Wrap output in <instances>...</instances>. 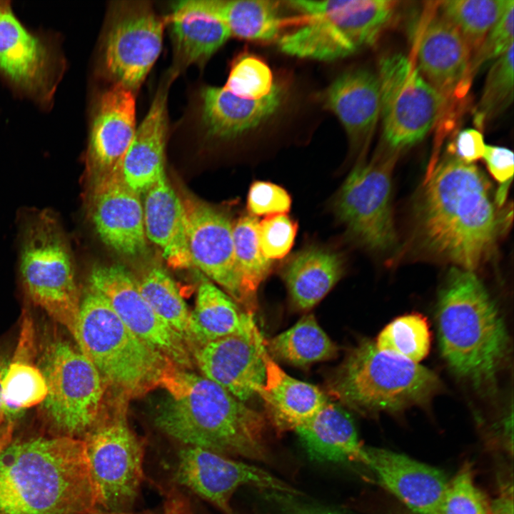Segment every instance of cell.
Wrapping results in <instances>:
<instances>
[{
  "instance_id": "1",
  "label": "cell",
  "mask_w": 514,
  "mask_h": 514,
  "mask_svg": "<svg viewBox=\"0 0 514 514\" xmlns=\"http://www.w3.org/2000/svg\"><path fill=\"white\" fill-rule=\"evenodd\" d=\"M512 216L480 168L448 153L416 196L413 239L423 256L474 272L493 256Z\"/></svg>"
},
{
  "instance_id": "2",
  "label": "cell",
  "mask_w": 514,
  "mask_h": 514,
  "mask_svg": "<svg viewBox=\"0 0 514 514\" xmlns=\"http://www.w3.org/2000/svg\"><path fill=\"white\" fill-rule=\"evenodd\" d=\"M158 386L165 395L154 423L166 435L233 458L271 459L265 418L220 386L173 363Z\"/></svg>"
},
{
  "instance_id": "3",
  "label": "cell",
  "mask_w": 514,
  "mask_h": 514,
  "mask_svg": "<svg viewBox=\"0 0 514 514\" xmlns=\"http://www.w3.org/2000/svg\"><path fill=\"white\" fill-rule=\"evenodd\" d=\"M99 509L84 440L35 437L0 453V514H91Z\"/></svg>"
},
{
  "instance_id": "4",
  "label": "cell",
  "mask_w": 514,
  "mask_h": 514,
  "mask_svg": "<svg viewBox=\"0 0 514 514\" xmlns=\"http://www.w3.org/2000/svg\"><path fill=\"white\" fill-rule=\"evenodd\" d=\"M440 350L448 366L480 391H492L508 353L503 316L473 271L453 266L438 296Z\"/></svg>"
},
{
  "instance_id": "5",
  "label": "cell",
  "mask_w": 514,
  "mask_h": 514,
  "mask_svg": "<svg viewBox=\"0 0 514 514\" xmlns=\"http://www.w3.org/2000/svg\"><path fill=\"white\" fill-rule=\"evenodd\" d=\"M74 338L106 386L126 395L143 394L158 386L173 363L136 336L87 283L81 293Z\"/></svg>"
},
{
  "instance_id": "6",
  "label": "cell",
  "mask_w": 514,
  "mask_h": 514,
  "mask_svg": "<svg viewBox=\"0 0 514 514\" xmlns=\"http://www.w3.org/2000/svg\"><path fill=\"white\" fill-rule=\"evenodd\" d=\"M328 385L330 393L342 403L365 414L423 405L441 388L435 373L380 351L368 339L361 340L348 351Z\"/></svg>"
},
{
  "instance_id": "7",
  "label": "cell",
  "mask_w": 514,
  "mask_h": 514,
  "mask_svg": "<svg viewBox=\"0 0 514 514\" xmlns=\"http://www.w3.org/2000/svg\"><path fill=\"white\" fill-rule=\"evenodd\" d=\"M301 14L300 26L279 38L284 54L331 61L373 44L391 22L399 1L392 0L289 1Z\"/></svg>"
},
{
  "instance_id": "8",
  "label": "cell",
  "mask_w": 514,
  "mask_h": 514,
  "mask_svg": "<svg viewBox=\"0 0 514 514\" xmlns=\"http://www.w3.org/2000/svg\"><path fill=\"white\" fill-rule=\"evenodd\" d=\"M19 273L27 297L74 337L81 293L73 256L53 213H34L24 226Z\"/></svg>"
},
{
  "instance_id": "9",
  "label": "cell",
  "mask_w": 514,
  "mask_h": 514,
  "mask_svg": "<svg viewBox=\"0 0 514 514\" xmlns=\"http://www.w3.org/2000/svg\"><path fill=\"white\" fill-rule=\"evenodd\" d=\"M41 371L48 388L43 408L54 435L84 439L104 411L106 386L99 371L78 347L61 340L48 346Z\"/></svg>"
},
{
  "instance_id": "10",
  "label": "cell",
  "mask_w": 514,
  "mask_h": 514,
  "mask_svg": "<svg viewBox=\"0 0 514 514\" xmlns=\"http://www.w3.org/2000/svg\"><path fill=\"white\" fill-rule=\"evenodd\" d=\"M398 149L387 145L351 171L336 195L333 209L348 235L372 251H386L397 241L392 211V173Z\"/></svg>"
},
{
  "instance_id": "11",
  "label": "cell",
  "mask_w": 514,
  "mask_h": 514,
  "mask_svg": "<svg viewBox=\"0 0 514 514\" xmlns=\"http://www.w3.org/2000/svg\"><path fill=\"white\" fill-rule=\"evenodd\" d=\"M124 408L104 411L84 437L99 508L128 513L143 479L144 446L131 430Z\"/></svg>"
},
{
  "instance_id": "12",
  "label": "cell",
  "mask_w": 514,
  "mask_h": 514,
  "mask_svg": "<svg viewBox=\"0 0 514 514\" xmlns=\"http://www.w3.org/2000/svg\"><path fill=\"white\" fill-rule=\"evenodd\" d=\"M377 76L385 143L400 150L421 141L445 112V99L421 76L412 56L383 57Z\"/></svg>"
},
{
  "instance_id": "13",
  "label": "cell",
  "mask_w": 514,
  "mask_h": 514,
  "mask_svg": "<svg viewBox=\"0 0 514 514\" xmlns=\"http://www.w3.org/2000/svg\"><path fill=\"white\" fill-rule=\"evenodd\" d=\"M166 23L148 1L113 3L102 46L103 67L113 84L136 93L161 53Z\"/></svg>"
},
{
  "instance_id": "14",
  "label": "cell",
  "mask_w": 514,
  "mask_h": 514,
  "mask_svg": "<svg viewBox=\"0 0 514 514\" xmlns=\"http://www.w3.org/2000/svg\"><path fill=\"white\" fill-rule=\"evenodd\" d=\"M106 300L121 321L141 340L175 365L189 368L190 347L182 336L153 311L141 293L136 277L120 263L96 264L87 282Z\"/></svg>"
},
{
  "instance_id": "15",
  "label": "cell",
  "mask_w": 514,
  "mask_h": 514,
  "mask_svg": "<svg viewBox=\"0 0 514 514\" xmlns=\"http://www.w3.org/2000/svg\"><path fill=\"white\" fill-rule=\"evenodd\" d=\"M174 476L178 484L211 503L223 514H234L231 500L242 486L301 495L294 488L258 466L196 446L184 445L180 450Z\"/></svg>"
},
{
  "instance_id": "16",
  "label": "cell",
  "mask_w": 514,
  "mask_h": 514,
  "mask_svg": "<svg viewBox=\"0 0 514 514\" xmlns=\"http://www.w3.org/2000/svg\"><path fill=\"white\" fill-rule=\"evenodd\" d=\"M182 200L192 266L221 286L244 310L234 253L233 223L223 211L196 198L186 196Z\"/></svg>"
},
{
  "instance_id": "17",
  "label": "cell",
  "mask_w": 514,
  "mask_h": 514,
  "mask_svg": "<svg viewBox=\"0 0 514 514\" xmlns=\"http://www.w3.org/2000/svg\"><path fill=\"white\" fill-rule=\"evenodd\" d=\"M87 211L106 246L126 257L145 253L147 238L141 195L126 185L121 173L89 182Z\"/></svg>"
},
{
  "instance_id": "18",
  "label": "cell",
  "mask_w": 514,
  "mask_h": 514,
  "mask_svg": "<svg viewBox=\"0 0 514 514\" xmlns=\"http://www.w3.org/2000/svg\"><path fill=\"white\" fill-rule=\"evenodd\" d=\"M435 7L423 18L412 58L421 76L450 105L469 89L472 51L456 28Z\"/></svg>"
},
{
  "instance_id": "19",
  "label": "cell",
  "mask_w": 514,
  "mask_h": 514,
  "mask_svg": "<svg viewBox=\"0 0 514 514\" xmlns=\"http://www.w3.org/2000/svg\"><path fill=\"white\" fill-rule=\"evenodd\" d=\"M265 341L258 328L226 336L196 348L195 362L204 377L245 403L264 383Z\"/></svg>"
},
{
  "instance_id": "20",
  "label": "cell",
  "mask_w": 514,
  "mask_h": 514,
  "mask_svg": "<svg viewBox=\"0 0 514 514\" xmlns=\"http://www.w3.org/2000/svg\"><path fill=\"white\" fill-rule=\"evenodd\" d=\"M135 94L114 83L99 96L86 156L89 181L121 173L136 131Z\"/></svg>"
},
{
  "instance_id": "21",
  "label": "cell",
  "mask_w": 514,
  "mask_h": 514,
  "mask_svg": "<svg viewBox=\"0 0 514 514\" xmlns=\"http://www.w3.org/2000/svg\"><path fill=\"white\" fill-rule=\"evenodd\" d=\"M361 463L413 514H436L449 480L433 466L390 450L363 447Z\"/></svg>"
},
{
  "instance_id": "22",
  "label": "cell",
  "mask_w": 514,
  "mask_h": 514,
  "mask_svg": "<svg viewBox=\"0 0 514 514\" xmlns=\"http://www.w3.org/2000/svg\"><path fill=\"white\" fill-rule=\"evenodd\" d=\"M53 59L40 39L15 16L9 1H0V73L34 96L51 91Z\"/></svg>"
},
{
  "instance_id": "23",
  "label": "cell",
  "mask_w": 514,
  "mask_h": 514,
  "mask_svg": "<svg viewBox=\"0 0 514 514\" xmlns=\"http://www.w3.org/2000/svg\"><path fill=\"white\" fill-rule=\"evenodd\" d=\"M176 77L169 71L159 86L148 112L136 128L122 163L121 174L123 180L139 195H143L166 175L167 96L169 86Z\"/></svg>"
},
{
  "instance_id": "24",
  "label": "cell",
  "mask_w": 514,
  "mask_h": 514,
  "mask_svg": "<svg viewBox=\"0 0 514 514\" xmlns=\"http://www.w3.org/2000/svg\"><path fill=\"white\" fill-rule=\"evenodd\" d=\"M284 91L276 84L261 99L235 95L224 86L201 91V124L205 135L214 140L235 139L270 119L283 103Z\"/></svg>"
},
{
  "instance_id": "25",
  "label": "cell",
  "mask_w": 514,
  "mask_h": 514,
  "mask_svg": "<svg viewBox=\"0 0 514 514\" xmlns=\"http://www.w3.org/2000/svg\"><path fill=\"white\" fill-rule=\"evenodd\" d=\"M264 362L265 381L257 394L263 401L268 418L278 433L295 430L330 402L316 386L286 373L267 351Z\"/></svg>"
},
{
  "instance_id": "26",
  "label": "cell",
  "mask_w": 514,
  "mask_h": 514,
  "mask_svg": "<svg viewBox=\"0 0 514 514\" xmlns=\"http://www.w3.org/2000/svg\"><path fill=\"white\" fill-rule=\"evenodd\" d=\"M323 103L341 121L353 146H359L371 134L381 113L377 74L364 69L341 74L325 91Z\"/></svg>"
},
{
  "instance_id": "27",
  "label": "cell",
  "mask_w": 514,
  "mask_h": 514,
  "mask_svg": "<svg viewBox=\"0 0 514 514\" xmlns=\"http://www.w3.org/2000/svg\"><path fill=\"white\" fill-rule=\"evenodd\" d=\"M143 196V221L147 240L158 248L170 267L180 270L191 268L183 200L171 185L166 174Z\"/></svg>"
},
{
  "instance_id": "28",
  "label": "cell",
  "mask_w": 514,
  "mask_h": 514,
  "mask_svg": "<svg viewBox=\"0 0 514 514\" xmlns=\"http://www.w3.org/2000/svg\"><path fill=\"white\" fill-rule=\"evenodd\" d=\"M172 10L196 11L224 24L231 35L266 42L277 39L282 26L278 1L269 0H186L175 1Z\"/></svg>"
},
{
  "instance_id": "29",
  "label": "cell",
  "mask_w": 514,
  "mask_h": 514,
  "mask_svg": "<svg viewBox=\"0 0 514 514\" xmlns=\"http://www.w3.org/2000/svg\"><path fill=\"white\" fill-rule=\"evenodd\" d=\"M343 269L342 257L329 248L313 246L296 253L282 272L293 307L303 311L314 307L338 282Z\"/></svg>"
},
{
  "instance_id": "30",
  "label": "cell",
  "mask_w": 514,
  "mask_h": 514,
  "mask_svg": "<svg viewBox=\"0 0 514 514\" xmlns=\"http://www.w3.org/2000/svg\"><path fill=\"white\" fill-rule=\"evenodd\" d=\"M309 458L318 462L361 460L363 446L350 414L331 401L311 420L297 428Z\"/></svg>"
},
{
  "instance_id": "31",
  "label": "cell",
  "mask_w": 514,
  "mask_h": 514,
  "mask_svg": "<svg viewBox=\"0 0 514 514\" xmlns=\"http://www.w3.org/2000/svg\"><path fill=\"white\" fill-rule=\"evenodd\" d=\"M257 328L253 315L241 309L213 282L202 278L194 309L190 313L191 346L195 349L226 336L252 332Z\"/></svg>"
},
{
  "instance_id": "32",
  "label": "cell",
  "mask_w": 514,
  "mask_h": 514,
  "mask_svg": "<svg viewBox=\"0 0 514 514\" xmlns=\"http://www.w3.org/2000/svg\"><path fill=\"white\" fill-rule=\"evenodd\" d=\"M14 356L6 365L2 379L5 417L11 419L19 412L43 403L47 384L42 371L34 363V331L29 316L24 318Z\"/></svg>"
},
{
  "instance_id": "33",
  "label": "cell",
  "mask_w": 514,
  "mask_h": 514,
  "mask_svg": "<svg viewBox=\"0 0 514 514\" xmlns=\"http://www.w3.org/2000/svg\"><path fill=\"white\" fill-rule=\"evenodd\" d=\"M176 76L191 65H203L231 36L220 21L196 11L172 10L167 17Z\"/></svg>"
},
{
  "instance_id": "34",
  "label": "cell",
  "mask_w": 514,
  "mask_h": 514,
  "mask_svg": "<svg viewBox=\"0 0 514 514\" xmlns=\"http://www.w3.org/2000/svg\"><path fill=\"white\" fill-rule=\"evenodd\" d=\"M272 358L297 367L334 358L338 347L318 323L313 314L303 316L288 330L265 341Z\"/></svg>"
},
{
  "instance_id": "35",
  "label": "cell",
  "mask_w": 514,
  "mask_h": 514,
  "mask_svg": "<svg viewBox=\"0 0 514 514\" xmlns=\"http://www.w3.org/2000/svg\"><path fill=\"white\" fill-rule=\"evenodd\" d=\"M257 218L240 216L233 226L235 258L244 299V310L253 315L257 309V291L272 271V261L262 254L258 239Z\"/></svg>"
},
{
  "instance_id": "36",
  "label": "cell",
  "mask_w": 514,
  "mask_h": 514,
  "mask_svg": "<svg viewBox=\"0 0 514 514\" xmlns=\"http://www.w3.org/2000/svg\"><path fill=\"white\" fill-rule=\"evenodd\" d=\"M136 280L141 293L153 311L179 333L190 347L191 313L170 275L161 266L151 265Z\"/></svg>"
},
{
  "instance_id": "37",
  "label": "cell",
  "mask_w": 514,
  "mask_h": 514,
  "mask_svg": "<svg viewBox=\"0 0 514 514\" xmlns=\"http://www.w3.org/2000/svg\"><path fill=\"white\" fill-rule=\"evenodd\" d=\"M513 0H447L438 1V11L463 37L472 55Z\"/></svg>"
},
{
  "instance_id": "38",
  "label": "cell",
  "mask_w": 514,
  "mask_h": 514,
  "mask_svg": "<svg viewBox=\"0 0 514 514\" xmlns=\"http://www.w3.org/2000/svg\"><path fill=\"white\" fill-rule=\"evenodd\" d=\"M431 343L426 318L418 313L399 316L379 333L376 343L382 351L418 363L428 354Z\"/></svg>"
},
{
  "instance_id": "39",
  "label": "cell",
  "mask_w": 514,
  "mask_h": 514,
  "mask_svg": "<svg viewBox=\"0 0 514 514\" xmlns=\"http://www.w3.org/2000/svg\"><path fill=\"white\" fill-rule=\"evenodd\" d=\"M513 45L495 59L475 108L474 122L480 128L500 114L513 99Z\"/></svg>"
},
{
  "instance_id": "40",
  "label": "cell",
  "mask_w": 514,
  "mask_h": 514,
  "mask_svg": "<svg viewBox=\"0 0 514 514\" xmlns=\"http://www.w3.org/2000/svg\"><path fill=\"white\" fill-rule=\"evenodd\" d=\"M276 86L268 65L256 56L243 54L232 64L223 86L238 96L261 99L268 96Z\"/></svg>"
},
{
  "instance_id": "41",
  "label": "cell",
  "mask_w": 514,
  "mask_h": 514,
  "mask_svg": "<svg viewBox=\"0 0 514 514\" xmlns=\"http://www.w3.org/2000/svg\"><path fill=\"white\" fill-rule=\"evenodd\" d=\"M436 514H489V505L475 484L470 463L449 480Z\"/></svg>"
},
{
  "instance_id": "42",
  "label": "cell",
  "mask_w": 514,
  "mask_h": 514,
  "mask_svg": "<svg viewBox=\"0 0 514 514\" xmlns=\"http://www.w3.org/2000/svg\"><path fill=\"white\" fill-rule=\"evenodd\" d=\"M298 223L286 214L266 216L258 225V239L261 251L267 259L284 258L294 243Z\"/></svg>"
},
{
  "instance_id": "43",
  "label": "cell",
  "mask_w": 514,
  "mask_h": 514,
  "mask_svg": "<svg viewBox=\"0 0 514 514\" xmlns=\"http://www.w3.org/2000/svg\"><path fill=\"white\" fill-rule=\"evenodd\" d=\"M513 9L514 1L473 54L468 71L470 82L485 63L495 60L513 45Z\"/></svg>"
},
{
  "instance_id": "44",
  "label": "cell",
  "mask_w": 514,
  "mask_h": 514,
  "mask_svg": "<svg viewBox=\"0 0 514 514\" xmlns=\"http://www.w3.org/2000/svg\"><path fill=\"white\" fill-rule=\"evenodd\" d=\"M291 198L281 186L265 181H254L250 186L246 208L254 217L286 214L291 207Z\"/></svg>"
},
{
  "instance_id": "45",
  "label": "cell",
  "mask_w": 514,
  "mask_h": 514,
  "mask_svg": "<svg viewBox=\"0 0 514 514\" xmlns=\"http://www.w3.org/2000/svg\"><path fill=\"white\" fill-rule=\"evenodd\" d=\"M280 514H348L323 505L301 500L298 495L277 491H264Z\"/></svg>"
},
{
  "instance_id": "46",
  "label": "cell",
  "mask_w": 514,
  "mask_h": 514,
  "mask_svg": "<svg viewBox=\"0 0 514 514\" xmlns=\"http://www.w3.org/2000/svg\"><path fill=\"white\" fill-rule=\"evenodd\" d=\"M485 144L482 133L475 128H465L458 133L455 140L448 146L449 154L465 163L483 158Z\"/></svg>"
},
{
  "instance_id": "47",
  "label": "cell",
  "mask_w": 514,
  "mask_h": 514,
  "mask_svg": "<svg viewBox=\"0 0 514 514\" xmlns=\"http://www.w3.org/2000/svg\"><path fill=\"white\" fill-rule=\"evenodd\" d=\"M492 176L502 183L511 181L514 172V155L509 148L485 145L483 156Z\"/></svg>"
},
{
  "instance_id": "48",
  "label": "cell",
  "mask_w": 514,
  "mask_h": 514,
  "mask_svg": "<svg viewBox=\"0 0 514 514\" xmlns=\"http://www.w3.org/2000/svg\"><path fill=\"white\" fill-rule=\"evenodd\" d=\"M513 510V492L510 485L492 502L489 514H514Z\"/></svg>"
},
{
  "instance_id": "49",
  "label": "cell",
  "mask_w": 514,
  "mask_h": 514,
  "mask_svg": "<svg viewBox=\"0 0 514 514\" xmlns=\"http://www.w3.org/2000/svg\"><path fill=\"white\" fill-rule=\"evenodd\" d=\"M161 514H194L188 500L181 494H171Z\"/></svg>"
},
{
  "instance_id": "50",
  "label": "cell",
  "mask_w": 514,
  "mask_h": 514,
  "mask_svg": "<svg viewBox=\"0 0 514 514\" xmlns=\"http://www.w3.org/2000/svg\"><path fill=\"white\" fill-rule=\"evenodd\" d=\"M14 430V423L12 420L5 418L0 423V453L11 442Z\"/></svg>"
},
{
  "instance_id": "51",
  "label": "cell",
  "mask_w": 514,
  "mask_h": 514,
  "mask_svg": "<svg viewBox=\"0 0 514 514\" xmlns=\"http://www.w3.org/2000/svg\"><path fill=\"white\" fill-rule=\"evenodd\" d=\"M511 181L500 183L495 192V201L500 208H503L505 206Z\"/></svg>"
},
{
  "instance_id": "52",
  "label": "cell",
  "mask_w": 514,
  "mask_h": 514,
  "mask_svg": "<svg viewBox=\"0 0 514 514\" xmlns=\"http://www.w3.org/2000/svg\"><path fill=\"white\" fill-rule=\"evenodd\" d=\"M6 364L0 358V423L6 418L5 417L3 400H2V379L6 370Z\"/></svg>"
},
{
  "instance_id": "53",
  "label": "cell",
  "mask_w": 514,
  "mask_h": 514,
  "mask_svg": "<svg viewBox=\"0 0 514 514\" xmlns=\"http://www.w3.org/2000/svg\"><path fill=\"white\" fill-rule=\"evenodd\" d=\"M91 514H128V513H113V512H107L102 510H98L97 511L91 513Z\"/></svg>"
}]
</instances>
